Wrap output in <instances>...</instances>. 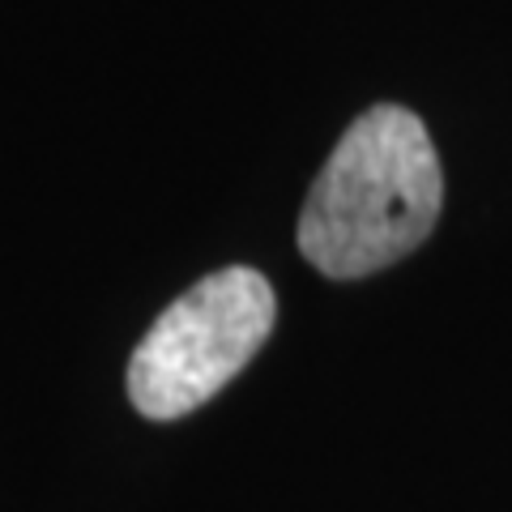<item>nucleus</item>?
<instances>
[{
	"label": "nucleus",
	"mask_w": 512,
	"mask_h": 512,
	"mask_svg": "<svg viewBox=\"0 0 512 512\" xmlns=\"http://www.w3.org/2000/svg\"><path fill=\"white\" fill-rule=\"evenodd\" d=\"M278 316L261 269L227 265L192 282L128 359V397L154 423L184 419L252 363Z\"/></svg>",
	"instance_id": "obj_2"
},
{
	"label": "nucleus",
	"mask_w": 512,
	"mask_h": 512,
	"mask_svg": "<svg viewBox=\"0 0 512 512\" xmlns=\"http://www.w3.org/2000/svg\"><path fill=\"white\" fill-rule=\"evenodd\" d=\"M444 205L440 154L427 124L376 103L342 133L299 214V252L325 278H367L397 265L431 235Z\"/></svg>",
	"instance_id": "obj_1"
}]
</instances>
